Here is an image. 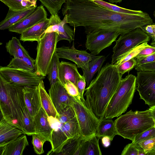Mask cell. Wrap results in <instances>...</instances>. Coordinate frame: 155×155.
Instances as JSON below:
<instances>
[{
  "instance_id": "cell-1",
  "label": "cell",
  "mask_w": 155,
  "mask_h": 155,
  "mask_svg": "<svg viewBox=\"0 0 155 155\" xmlns=\"http://www.w3.org/2000/svg\"><path fill=\"white\" fill-rule=\"evenodd\" d=\"M67 15L68 23L75 28L82 26L87 34L103 29L116 31L122 35L137 28L152 24L146 13L143 15L116 12L91 0H66L62 9Z\"/></svg>"
},
{
  "instance_id": "cell-2",
  "label": "cell",
  "mask_w": 155,
  "mask_h": 155,
  "mask_svg": "<svg viewBox=\"0 0 155 155\" xmlns=\"http://www.w3.org/2000/svg\"><path fill=\"white\" fill-rule=\"evenodd\" d=\"M122 76L118 72L117 66L107 63L85 89L84 103L101 120L119 86Z\"/></svg>"
},
{
  "instance_id": "cell-3",
  "label": "cell",
  "mask_w": 155,
  "mask_h": 155,
  "mask_svg": "<svg viewBox=\"0 0 155 155\" xmlns=\"http://www.w3.org/2000/svg\"><path fill=\"white\" fill-rule=\"evenodd\" d=\"M48 119L52 129L51 149L47 155H58L70 139L80 136L79 124L72 105L61 111L55 117L48 116Z\"/></svg>"
},
{
  "instance_id": "cell-4",
  "label": "cell",
  "mask_w": 155,
  "mask_h": 155,
  "mask_svg": "<svg viewBox=\"0 0 155 155\" xmlns=\"http://www.w3.org/2000/svg\"><path fill=\"white\" fill-rule=\"evenodd\" d=\"M117 135L133 141L137 135L155 127V120L149 109L143 111L130 110L114 121Z\"/></svg>"
},
{
  "instance_id": "cell-5",
  "label": "cell",
  "mask_w": 155,
  "mask_h": 155,
  "mask_svg": "<svg viewBox=\"0 0 155 155\" xmlns=\"http://www.w3.org/2000/svg\"><path fill=\"white\" fill-rule=\"evenodd\" d=\"M136 87V77L134 75L129 74L122 78L108 103L103 118L113 119L125 113L132 103Z\"/></svg>"
},
{
  "instance_id": "cell-6",
  "label": "cell",
  "mask_w": 155,
  "mask_h": 155,
  "mask_svg": "<svg viewBox=\"0 0 155 155\" xmlns=\"http://www.w3.org/2000/svg\"><path fill=\"white\" fill-rule=\"evenodd\" d=\"M0 108L2 116L8 123L22 130L18 87L8 82L0 75Z\"/></svg>"
},
{
  "instance_id": "cell-7",
  "label": "cell",
  "mask_w": 155,
  "mask_h": 155,
  "mask_svg": "<svg viewBox=\"0 0 155 155\" xmlns=\"http://www.w3.org/2000/svg\"><path fill=\"white\" fill-rule=\"evenodd\" d=\"M58 34L55 32L45 33L38 42L35 60L36 72L44 77L48 74L52 56L56 51Z\"/></svg>"
},
{
  "instance_id": "cell-8",
  "label": "cell",
  "mask_w": 155,
  "mask_h": 155,
  "mask_svg": "<svg viewBox=\"0 0 155 155\" xmlns=\"http://www.w3.org/2000/svg\"><path fill=\"white\" fill-rule=\"evenodd\" d=\"M120 35L113 48L111 62L113 64L131 50L143 43L148 42L150 39L140 28Z\"/></svg>"
},
{
  "instance_id": "cell-9",
  "label": "cell",
  "mask_w": 155,
  "mask_h": 155,
  "mask_svg": "<svg viewBox=\"0 0 155 155\" xmlns=\"http://www.w3.org/2000/svg\"><path fill=\"white\" fill-rule=\"evenodd\" d=\"M72 106L79 124L81 136L85 138L95 134L101 120L80 97H73Z\"/></svg>"
},
{
  "instance_id": "cell-10",
  "label": "cell",
  "mask_w": 155,
  "mask_h": 155,
  "mask_svg": "<svg viewBox=\"0 0 155 155\" xmlns=\"http://www.w3.org/2000/svg\"><path fill=\"white\" fill-rule=\"evenodd\" d=\"M0 75L9 84L22 88L38 86L45 77L37 72L1 66Z\"/></svg>"
},
{
  "instance_id": "cell-11",
  "label": "cell",
  "mask_w": 155,
  "mask_h": 155,
  "mask_svg": "<svg viewBox=\"0 0 155 155\" xmlns=\"http://www.w3.org/2000/svg\"><path fill=\"white\" fill-rule=\"evenodd\" d=\"M120 35L119 33L110 30L101 29L92 31L86 35V48L92 54H98L116 41Z\"/></svg>"
},
{
  "instance_id": "cell-12",
  "label": "cell",
  "mask_w": 155,
  "mask_h": 155,
  "mask_svg": "<svg viewBox=\"0 0 155 155\" xmlns=\"http://www.w3.org/2000/svg\"><path fill=\"white\" fill-rule=\"evenodd\" d=\"M136 89L146 104L155 105V71H137Z\"/></svg>"
},
{
  "instance_id": "cell-13",
  "label": "cell",
  "mask_w": 155,
  "mask_h": 155,
  "mask_svg": "<svg viewBox=\"0 0 155 155\" xmlns=\"http://www.w3.org/2000/svg\"><path fill=\"white\" fill-rule=\"evenodd\" d=\"M56 52L59 58L65 59L74 62L82 71L87 72L88 64L95 55L86 50L76 49L74 45L71 47L63 46L57 48Z\"/></svg>"
},
{
  "instance_id": "cell-14",
  "label": "cell",
  "mask_w": 155,
  "mask_h": 155,
  "mask_svg": "<svg viewBox=\"0 0 155 155\" xmlns=\"http://www.w3.org/2000/svg\"><path fill=\"white\" fill-rule=\"evenodd\" d=\"M64 16L61 20L58 14L51 15L45 33L55 32L58 34V42L62 40H66L71 43L74 39V30L67 24V15Z\"/></svg>"
},
{
  "instance_id": "cell-15",
  "label": "cell",
  "mask_w": 155,
  "mask_h": 155,
  "mask_svg": "<svg viewBox=\"0 0 155 155\" xmlns=\"http://www.w3.org/2000/svg\"><path fill=\"white\" fill-rule=\"evenodd\" d=\"M48 91L58 115L61 111L72 105L73 97L68 93L59 81L50 86Z\"/></svg>"
},
{
  "instance_id": "cell-16",
  "label": "cell",
  "mask_w": 155,
  "mask_h": 155,
  "mask_svg": "<svg viewBox=\"0 0 155 155\" xmlns=\"http://www.w3.org/2000/svg\"><path fill=\"white\" fill-rule=\"evenodd\" d=\"M47 16V13L44 6L41 5L27 17L12 26L8 30L21 34L34 25L46 20Z\"/></svg>"
},
{
  "instance_id": "cell-17",
  "label": "cell",
  "mask_w": 155,
  "mask_h": 155,
  "mask_svg": "<svg viewBox=\"0 0 155 155\" xmlns=\"http://www.w3.org/2000/svg\"><path fill=\"white\" fill-rule=\"evenodd\" d=\"M18 87V97L22 118V130L24 134L32 135L36 134L34 118L29 112L25 103L22 91L23 88Z\"/></svg>"
},
{
  "instance_id": "cell-18",
  "label": "cell",
  "mask_w": 155,
  "mask_h": 155,
  "mask_svg": "<svg viewBox=\"0 0 155 155\" xmlns=\"http://www.w3.org/2000/svg\"><path fill=\"white\" fill-rule=\"evenodd\" d=\"M22 91L26 105L30 114L34 118L41 107L38 86L24 87Z\"/></svg>"
},
{
  "instance_id": "cell-19",
  "label": "cell",
  "mask_w": 155,
  "mask_h": 155,
  "mask_svg": "<svg viewBox=\"0 0 155 155\" xmlns=\"http://www.w3.org/2000/svg\"><path fill=\"white\" fill-rule=\"evenodd\" d=\"M22 134V130L7 121L2 116L0 122V147L15 140Z\"/></svg>"
},
{
  "instance_id": "cell-20",
  "label": "cell",
  "mask_w": 155,
  "mask_h": 155,
  "mask_svg": "<svg viewBox=\"0 0 155 155\" xmlns=\"http://www.w3.org/2000/svg\"><path fill=\"white\" fill-rule=\"evenodd\" d=\"M80 73L75 64L62 61L59 67L58 79L64 86L66 82L70 81L76 86Z\"/></svg>"
},
{
  "instance_id": "cell-21",
  "label": "cell",
  "mask_w": 155,
  "mask_h": 155,
  "mask_svg": "<svg viewBox=\"0 0 155 155\" xmlns=\"http://www.w3.org/2000/svg\"><path fill=\"white\" fill-rule=\"evenodd\" d=\"M48 117L46 113L41 107L34 117V123L36 134L43 136L50 142L52 129Z\"/></svg>"
},
{
  "instance_id": "cell-22",
  "label": "cell",
  "mask_w": 155,
  "mask_h": 155,
  "mask_svg": "<svg viewBox=\"0 0 155 155\" xmlns=\"http://www.w3.org/2000/svg\"><path fill=\"white\" fill-rule=\"evenodd\" d=\"M49 18L39 23L23 32L20 40L24 42L38 41L44 35L48 28Z\"/></svg>"
},
{
  "instance_id": "cell-23",
  "label": "cell",
  "mask_w": 155,
  "mask_h": 155,
  "mask_svg": "<svg viewBox=\"0 0 155 155\" xmlns=\"http://www.w3.org/2000/svg\"><path fill=\"white\" fill-rule=\"evenodd\" d=\"M36 8L34 7L18 12L9 9L5 17L0 23V29L2 30L8 29L13 25L22 21L29 15Z\"/></svg>"
},
{
  "instance_id": "cell-24",
  "label": "cell",
  "mask_w": 155,
  "mask_h": 155,
  "mask_svg": "<svg viewBox=\"0 0 155 155\" xmlns=\"http://www.w3.org/2000/svg\"><path fill=\"white\" fill-rule=\"evenodd\" d=\"M26 136L23 135L2 147H0L1 155H22L28 145Z\"/></svg>"
},
{
  "instance_id": "cell-25",
  "label": "cell",
  "mask_w": 155,
  "mask_h": 155,
  "mask_svg": "<svg viewBox=\"0 0 155 155\" xmlns=\"http://www.w3.org/2000/svg\"><path fill=\"white\" fill-rule=\"evenodd\" d=\"M100 139L96 134L83 138L80 148V155H101L99 143Z\"/></svg>"
},
{
  "instance_id": "cell-26",
  "label": "cell",
  "mask_w": 155,
  "mask_h": 155,
  "mask_svg": "<svg viewBox=\"0 0 155 155\" xmlns=\"http://www.w3.org/2000/svg\"><path fill=\"white\" fill-rule=\"evenodd\" d=\"M38 87L41 107L45 110L48 116L56 117L58 114L49 94L46 91L43 80L40 82Z\"/></svg>"
},
{
  "instance_id": "cell-27",
  "label": "cell",
  "mask_w": 155,
  "mask_h": 155,
  "mask_svg": "<svg viewBox=\"0 0 155 155\" xmlns=\"http://www.w3.org/2000/svg\"><path fill=\"white\" fill-rule=\"evenodd\" d=\"M96 135L100 139L103 137H109L112 141L117 135L114 121L112 119L103 118L100 121Z\"/></svg>"
},
{
  "instance_id": "cell-28",
  "label": "cell",
  "mask_w": 155,
  "mask_h": 155,
  "mask_svg": "<svg viewBox=\"0 0 155 155\" xmlns=\"http://www.w3.org/2000/svg\"><path fill=\"white\" fill-rule=\"evenodd\" d=\"M106 58L104 56L95 55L89 62L88 71H83L82 75L85 79L87 87L89 86L95 74L102 68Z\"/></svg>"
},
{
  "instance_id": "cell-29",
  "label": "cell",
  "mask_w": 155,
  "mask_h": 155,
  "mask_svg": "<svg viewBox=\"0 0 155 155\" xmlns=\"http://www.w3.org/2000/svg\"><path fill=\"white\" fill-rule=\"evenodd\" d=\"M6 67L36 72L35 60L30 56L21 58H14Z\"/></svg>"
},
{
  "instance_id": "cell-30",
  "label": "cell",
  "mask_w": 155,
  "mask_h": 155,
  "mask_svg": "<svg viewBox=\"0 0 155 155\" xmlns=\"http://www.w3.org/2000/svg\"><path fill=\"white\" fill-rule=\"evenodd\" d=\"M5 48L7 52L14 58H21L30 56L19 40L15 37H13L6 43Z\"/></svg>"
},
{
  "instance_id": "cell-31",
  "label": "cell",
  "mask_w": 155,
  "mask_h": 155,
  "mask_svg": "<svg viewBox=\"0 0 155 155\" xmlns=\"http://www.w3.org/2000/svg\"><path fill=\"white\" fill-rule=\"evenodd\" d=\"M9 9L18 12L37 7L38 0H0Z\"/></svg>"
},
{
  "instance_id": "cell-32",
  "label": "cell",
  "mask_w": 155,
  "mask_h": 155,
  "mask_svg": "<svg viewBox=\"0 0 155 155\" xmlns=\"http://www.w3.org/2000/svg\"><path fill=\"white\" fill-rule=\"evenodd\" d=\"M82 139L81 136L70 139L58 155H80V148Z\"/></svg>"
},
{
  "instance_id": "cell-33",
  "label": "cell",
  "mask_w": 155,
  "mask_h": 155,
  "mask_svg": "<svg viewBox=\"0 0 155 155\" xmlns=\"http://www.w3.org/2000/svg\"><path fill=\"white\" fill-rule=\"evenodd\" d=\"M59 58L55 51L52 56L48 74L50 86L59 81V67L60 63Z\"/></svg>"
},
{
  "instance_id": "cell-34",
  "label": "cell",
  "mask_w": 155,
  "mask_h": 155,
  "mask_svg": "<svg viewBox=\"0 0 155 155\" xmlns=\"http://www.w3.org/2000/svg\"><path fill=\"white\" fill-rule=\"evenodd\" d=\"M96 4L114 12L127 14L143 15L146 12L141 10H135L126 9L102 0H91Z\"/></svg>"
},
{
  "instance_id": "cell-35",
  "label": "cell",
  "mask_w": 155,
  "mask_h": 155,
  "mask_svg": "<svg viewBox=\"0 0 155 155\" xmlns=\"http://www.w3.org/2000/svg\"><path fill=\"white\" fill-rule=\"evenodd\" d=\"M45 7L51 15H57L66 0H38Z\"/></svg>"
},
{
  "instance_id": "cell-36",
  "label": "cell",
  "mask_w": 155,
  "mask_h": 155,
  "mask_svg": "<svg viewBox=\"0 0 155 155\" xmlns=\"http://www.w3.org/2000/svg\"><path fill=\"white\" fill-rule=\"evenodd\" d=\"M147 42L143 43L131 50L113 64L115 66L120 64L135 57L144 48L150 46Z\"/></svg>"
},
{
  "instance_id": "cell-37",
  "label": "cell",
  "mask_w": 155,
  "mask_h": 155,
  "mask_svg": "<svg viewBox=\"0 0 155 155\" xmlns=\"http://www.w3.org/2000/svg\"><path fill=\"white\" fill-rule=\"evenodd\" d=\"M32 136V143L35 152L40 155L44 153L43 146L47 140L43 136L38 134H34Z\"/></svg>"
},
{
  "instance_id": "cell-38",
  "label": "cell",
  "mask_w": 155,
  "mask_h": 155,
  "mask_svg": "<svg viewBox=\"0 0 155 155\" xmlns=\"http://www.w3.org/2000/svg\"><path fill=\"white\" fill-rule=\"evenodd\" d=\"M155 137V127L147 130L136 136L132 143L134 144Z\"/></svg>"
},
{
  "instance_id": "cell-39",
  "label": "cell",
  "mask_w": 155,
  "mask_h": 155,
  "mask_svg": "<svg viewBox=\"0 0 155 155\" xmlns=\"http://www.w3.org/2000/svg\"><path fill=\"white\" fill-rule=\"evenodd\" d=\"M137 61L134 58L127 61L117 66L120 73L123 75L125 73L129 72L135 67Z\"/></svg>"
},
{
  "instance_id": "cell-40",
  "label": "cell",
  "mask_w": 155,
  "mask_h": 155,
  "mask_svg": "<svg viewBox=\"0 0 155 155\" xmlns=\"http://www.w3.org/2000/svg\"><path fill=\"white\" fill-rule=\"evenodd\" d=\"M136 144L139 145L144 150L146 155H150L151 153L155 148V137L141 141L134 145Z\"/></svg>"
},
{
  "instance_id": "cell-41",
  "label": "cell",
  "mask_w": 155,
  "mask_h": 155,
  "mask_svg": "<svg viewBox=\"0 0 155 155\" xmlns=\"http://www.w3.org/2000/svg\"><path fill=\"white\" fill-rule=\"evenodd\" d=\"M86 82L84 76L79 74L78 80L77 87L81 100L84 102L85 100L84 97V94L85 89Z\"/></svg>"
},
{
  "instance_id": "cell-42",
  "label": "cell",
  "mask_w": 155,
  "mask_h": 155,
  "mask_svg": "<svg viewBox=\"0 0 155 155\" xmlns=\"http://www.w3.org/2000/svg\"><path fill=\"white\" fill-rule=\"evenodd\" d=\"M64 86L70 95L74 97H80L77 87L73 83L67 81Z\"/></svg>"
},
{
  "instance_id": "cell-43",
  "label": "cell",
  "mask_w": 155,
  "mask_h": 155,
  "mask_svg": "<svg viewBox=\"0 0 155 155\" xmlns=\"http://www.w3.org/2000/svg\"><path fill=\"white\" fill-rule=\"evenodd\" d=\"M154 53L155 47L150 45L141 51L134 58L137 61Z\"/></svg>"
},
{
  "instance_id": "cell-44",
  "label": "cell",
  "mask_w": 155,
  "mask_h": 155,
  "mask_svg": "<svg viewBox=\"0 0 155 155\" xmlns=\"http://www.w3.org/2000/svg\"><path fill=\"white\" fill-rule=\"evenodd\" d=\"M138 149L132 142L127 144L125 146L121 155H138Z\"/></svg>"
},
{
  "instance_id": "cell-45",
  "label": "cell",
  "mask_w": 155,
  "mask_h": 155,
  "mask_svg": "<svg viewBox=\"0 0 155 155\" xmlns=\"http://www.w3.org/2000/svg\"><path fill=\"white\" fill-rule=\"evenodd\" d=\"M152 39L155 41V24L153 23L140 28Z\"/></svg>"
},
{
  "instance_id": "cell-46",
  "label": "cell",
  "mask_w": 155,
  "mask_h": 155,
  "mask_svg": "<svg viewBox=\"0 0 155 155\" xmlns=\"http://www.w3.org/2000/svg\"><path fill=\"white\" fill-rule=\"evenodd\" d=\"M135 68L137 71L145 70L155 71V61L136 66Z\"/></svg>"
},
{
  "instance_id": "cell-47",
  "label": "cell",
  "mask_w": 155,
  "mask_h": 155,
  "mask_svg": "<svg viewBox=\"0 0 155 155\" xmlns=\"http://www.w3.org/2000/svg\"><path fill=\"white\" fill-rule=\"evenodd\" d=\"M155 61V53L137 61L136 66Z\"/></svg>"
},
{
  "instance_id": "cell-48",
  "label": "cell",
  "mask_w": 155,
  "mask_h": 155,
  "mask_svg": "<svg viewBox=\"0 0 155 155\" xmlns=\"http://www.w3.org/2000/svg\"><path fill=\"white\" fill-rule=\"evenodd\" d=\"M101 139L102 143L104 147L107 148L110 145L111 140L109 137L105 136L102 137Z\"/></svg>"
},
{
  "instance_id": "cell-49",
  "label": "cell",
  "mask_w": 155,
  "mask_h": 155,
  "mask_svg": "<svg viewBox=\"0 0 155 155\" xmlns=\"http://www.w3.org/2000/svg\"><path fill=\"white\" fill-rule=\"evenodd\" d=\"M148 109L152 117L155 120V105L150 106Z\"/></svg>"
},
{
  "instance_id": "cell-50",
  "label": "cell",
  "mask_w": 155,
  "mask_h": 155,
  "mask_svg": "<svg viewBox=\"0 0 155 155\" xmlns=\"http://www.w3.org/2000/svg\"><path fill=\"white\" fill-rule=\"evenodd\" d=\"M123 0H108L110 3L113 4L114 3H120L122 2Z\"/></svg>"
},
{
  "instance_id": "cell-51",
  "label": "cell",
  "mask_w": 155,
  "mask_h": 155,
  "mask_svg": "<svg viewBox=\"0 0 155 155\" xmlns=\"http://www.w3.org/2000/svg\"><path fill=\"white\" fill-rule=\"evenodd\" d=\"M150 45H151L155 47V41L152 40V41L150 43Z\"/></svg>"
},
{
  "instance_id": "cell-52",
  "label": "cell",
  "mask_w": 155,
  "mask_h": 155,
  "mask_svg": "<svg viewBox=\"0 0 155 155\" xmlns=\"http://www.w3.org/2000/svg\"><path fill=\"white\" fill-rule=\"evenodd\" d=\"M150 155H155V148L154 149L151 153Z\"/></svg>"
},
{
  "instance_id": "cell-53",
  "label": "cell",
  "mask_w": 155,
  "mask_h": 155,
  "mask_svg": "<svg viewBox=\"0 0 155 155\" xmlns=\"http://www.w3.org/2000/svg\"><path fill=\"white\" fill-rule=\"evenodd\" d=\"M153 15L154 17L155 18V10L153 12Z\"/></svg>"
},
{
  "instance_id": "cell-54",
  "label": "cell",
  "mask_w": 155,
  "mask_h": 155,
  "mask_svg": "<svg viewBox=\"0 0 155 155\" xmlns=\"http://www.w3.org/2000/svg\"></svg>"
}]
</instances>
